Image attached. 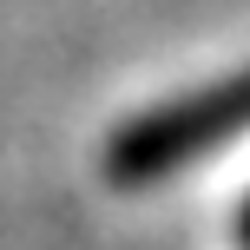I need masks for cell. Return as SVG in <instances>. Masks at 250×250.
Returning <instances> with one entry per match:
<instances>
[{
  "label": "cell",
  "mask_w": 250,
  "mask_h": 250,
  "mask_svg": "<svg viewBox=\"0 0 250 250\" xmlns=\"http://www.w3.org/2000/svg\"><path fill=\"white\" fill-rule=\"evenodd\" d=\"M250 132V66L211 79V86H191L178 99L138 112L132 125H119L112 145H105V178L119 191H145V185H165L178 178L185 165L211 158L217 145Z\"/></svg>",
  "instance_id": "6da1fadb"
},
{
  "label": "cell",
  "mask_w": 250,
  "mask_h": 250,
  "mask_svg": "<svg viewBox=\"0 0 250 250\" xmlns=\"http://www.w3.org/2000/svg\"><path fill=\"white\" fill-rule=\"evenodd\" d=\"M237 237H244V250H250V198H244V211H237Z\"/></svg>",
  "instance_id": "7a4b0ae2"
}]
</instances>
